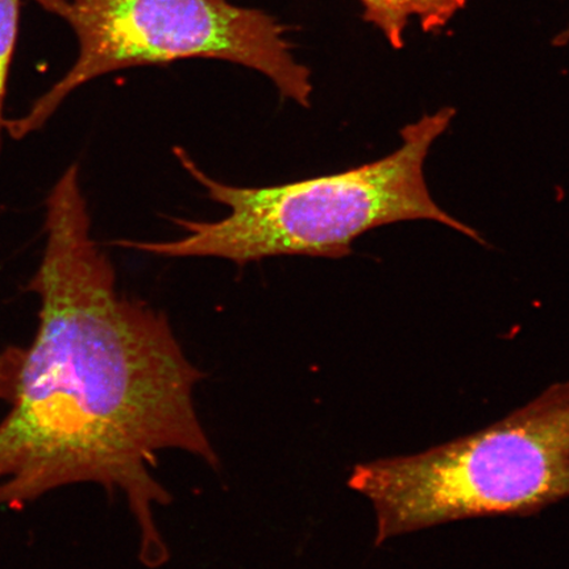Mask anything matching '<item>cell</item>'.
Wrapping results in <instances>:
<instances>
[{
	"mask_svg": "<svg viewBox=\"0 0 569 569\" xmlns=\"http://www.w3.org/2000/svg\"><path fill=\"white\" fill-rule=\"evenodd\" d=\"M348 487L372 503L376 546L462 519L539 513L569 498V381L450 442L361 462Z\"/></svg>",
	"mask_w": 569,
	"mask_h": 569,
	"instance_id": "cell-3",
	"label": "cell"
},
{
	"mask_svg": "<svg viewBox=\"0 0 569 569\" xmlns=\"http://www.w3.org/2000/svg\"><path fill=\"white\" fill-rule=\"evenodd\" d=\"M20 0H0V151L6 119L3 117L7 80L19 32Z\"/></svg>",
	"mask_w": 569,
	"mask_h": 569,
	"instance_id": "cell-6",
	"label": "cell"
},
{
	"mask_svg": "<svg viewBox=\"0 0 569 569\" xmlns=\"http://www.w3.org/2000/svg\"><path fill=\"white\" fill-rule=\"evenodd\" d=\"M455 116L443 109L401 131L393 153L346 172L269 188H239L213 180L176 147L182 168L213 202L230 209L216 222L174 219L187 232L172 241H118L163 258H219L246 266L276 256L341 259L356 239L377 227L432 220L482 243L471 227L433 202L423 166L432 142Z\"/></svg>",
	"mask_w": 569,
	"mask_h": 569,
	"instance_id": "cell-2",
	"label": "cell"
},
{
	"mask_svg": "<svg viewBox=\"0 0 569 569\" xmlns=\"http://www.w3.org/2000/svg\"><path fill=\"white\" fill-rule=\"evenodd\" d=\"M569 41V28L563 33L558 36L557 40H555V44L565 46Z\"/></svg>",
	"mask_w": 569,
	"mask_h": 569,
	"instance_id": "cell-7",
	"label": "cell"
},
{
	"mask_svg": "<svg viewBox=\"0 0 569 569\" xmlns=\"http://www.w3.org/2000/svg\"><path fill=\"white\" fill-rule=\"evenodd\" d=\"M365 19L386 36L390 46L403 47L405 28L417 18L425 32H437L465 9L467 0H360Z\"/></svg>",
	"mask_w": 569,
	"mask_h": 569,
	"instance_id": "cell-5",
	"label": "cell"
},
{
	"mask_svg": "<svg viewBox=\"0 0 569 569\" xmlns=\"http://www.w3.org/2000/svg\"><path fill=\"white\" fill-rule=\"evenodd\" d=\"M47 246L28 289L41 301L31 346L0 355V507H21L77 482L122 490L141 532L140 560L169 550L153 507L170 493L152 476L156 455L219 459L194 408L202 380L169 320L117 290L116 270L91 238L80 170L47 199Z\"/></svg>",
	"mask_w": 569,
	"mask_h": 569,
	"instance_id": "cell-1",
	"label": "cell"
},
{
	"mask_svg": "<svg viewBox=\"0 0 569 569\" xmlns=\"http://www.w3.org/2000/svg\"><path fill=\"white\" fill-rule=\"evenodd\" d=\"M71 27L80 54L66 77L24 117L6 120L20 140L40 130L70 92L123 69L187 59L222 60L258 70L282 97L310 106V71L295 59L284 28L230 0H36Z\"/></svg>",
	"mask_w": 569,
	"mask_h": 569,
	"instance_id": "cell-4",
	"label": "cell"
}]
</instances>
